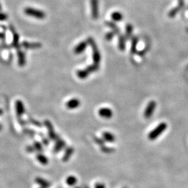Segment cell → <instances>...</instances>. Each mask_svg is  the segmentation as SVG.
Listing matches in <instances>:
<instances>
[{
  "instance_id": "obj_1",
  "label": "cell",
  "mask_w": 188,
  "mask_h": 188,
  "mask_svg": "<svg viewBox=\"0 0 188 188\" xmlns=\"http://www.w3.org/2000/svg\"><path fill=\"white\" fill-rule=\"evenodd\" d=\"M87 42L92 48V52H93L92 56H93V60H94V63L99 65L100 62H101V53H100L98 47H97L96 42H95L94 39L91 37L88 38Z\"/></svg>"
},
{
  "instance_id": "obj_2",
  "label": "cell",
  "mask_w": 188,
  "mask_h": 188,
  "mask_svg": "<svg viewBox=\"0 0 188 188\" xmlns=\"http://www.w3.org/2000/svg\"><path fill=\"white\" fill-rule=\"evenodd\" d=\"M166 128H167V125L165 122H162L159 124L156 128L149 132L148 135V138L151 141H153L158 139V137L161 135L162 133L165 131Z\"/></svg>"
},
{
  "instance_id": "obj_3",
  "label": "cell",
  "mask_w": 188,
  "mask_h": 188,
  "mask_svg": "<svg viewBox=\"0 0 188 188\" xmlns=\"http://www.w3.org/2000/svg\"><path fill=\"white\" fill-rule=\"evenodd\" d=\"M24 13L28 16L30 17L39 19V20H43V19L46 18V13L41 10L39 9L32 8V7H27L24 10Z\"/></svg>"
},
{
  "instance_id": "obj_4",
  "label": "cell",
  "mask_w": 188,
  "mask_h": 188,
  "mask_svg": "<svg viewBox=\"0 0 188 188\" xmlns=\"http://www.w3.org/2000/svg\"><path fill=\"white\" fill-rule=\"evenodd\" d=\"M157 106V104L154 101H150L149 103L147 104L146 109H145L144 112V117L146 119H149L153 115L154 113L155 109Z\"/></svg>"
},
{
  "instance_id": "obj_5",
  "label": "cell",
  "mask_w": 188,
  "mask_h": 188,
  "mask_svg": "<svg viewBox=\"0 0 188 188\" xmlns=\"http://www.w3.org/2000/svg\"><path fill=\"white\" fill-rule=\"evenodd\" d=\"M91 16L94 20H97L99 17V6L98 0H91Z\"/></svg>"
},
{
  "instance_id": "obj_6",
  "label": "cell",
  "mask_w": 188,
  "mask_h": 188,
  "mask_svg": "<svg viewBox=\"0 0 188 188\" xmlns=\"http://www.w3.org/2000/svg\"><path fill=\"white\" fill-rule=\"evenodd\" d=\"M98 114L102 118L109 119L113 116V111L108 108H103L98 110Z\"/></svg>"
},
{
  "instance_id": "obj_7",
  "label": "cell",
  "mask_w": 188,
  "mask_h": 188,
  "mask_svg": "<svg viewBox=\"0 0 188 188\" xmlns=\"http://www.w3.org/2000/svg\"><path fill=\"white\" fill-rule=\"evenodd\" d=\"M45 125H46L47 130H48V134H49L50 137V139H53V140H56H56H58L59 139V137L57 136L56 133L54 132L53 125H52L50 121H49L47 120L46 121H45Z\"/></svg>"
},
{
  "instance_id": "obj_8",
  "label": "cell",
  "mask_w": 188,
  "mask_h": 188,
  "mask_svg": "<svg viewBox=\"0 0 188 188\" xmlns=\"http://www.w3.org/2000/svg\"><path fill=\"white\" fill-rule=\"evenodd\" d=\"M80 101L77 98H72L66 103V107L69 109H74L80 106Z\"/></svg>"
},
{
  "instance_id": "obj_9",
  "label": "cell",
  "mask_w": 188,
  "mask_h": 188,
  "mask_svg": "<svg viewBox=\"0 0 188 188\" xmlns=\"http://www.w3.org/2000/svg\"><path fill=\"white\" fill-rule=\"evenodd\" d=\"M15 111L16 113L18 114V116H21L22 115H23L24 113L25 112V106H24V103L22 101H20V100H18V101H15Z\"/></svg>"
},
{
  "instance_id": "obj_10",
  "label": "cell",
  "mask_w": 188,
  "mask_h": 188,
  "mask_svg": "<svg viewBox=\"0 0 188 188\" xmlns=\"http://www.w3.org/2000/svg\"><path fill=\"white\" fill-rule=\"evenodd\" d=\"M88 46V43L87 41H82L79 44H77L74 48V52L76 54H80L85 51Z\"/></svg>"
},
{
  "instance_id": "obj_11",
  "label": "cell",
  "mask_w": 188,
  "mask_h": 188,
  "mask_svg": "<svg viewBox=\"0 0 188 188\" xmlns=\"http://www.w3.org/2000/svg\"><path fill=\"white\" fill-rule=\"evenodd\" d=\"M105 25L109 29H111V32H113L115 34H120V29L112 21H107L105 22Z\"/></svg>"
},
{
  "instance_id": "obj_12",
  "label": "cell",
  "mask_w": 188,
  "mask_h": 188,
  "mask_svg": "<svg viewBox=\"0 0 188 188\" xmlns=\"http://www.w3.org/2000/svg\"><path fill=\"white\" fill-rule=\"evenodd\" d=\"M22 46L25 47V49H37L42 46V45L40 43H29V42H23L22 43Z\"/></svg>"
},
{
  "instance_id": "obj_13",
  "label": "cell",
  "mask_w": 188,
  "mask_h": 188,
  "mask_svg": "<svg viewBox=\"0 0 188 188\" xmlns=\"http://www.w3.org/2000/svg\"><path fill=\"white\" fill-rule=\"evenodd\" d=\"M103 139L104 141H106L108 142H114L116 140V137L112 133L109 132H103Z\"/></svg>"
},
{
  "instance_id": "obj_14",
  "label": "cell",
  "mask_w": 188,
  "mask_h": 188,
  "mask_svg": "<svg viewBox=\"0 0 188 188\" xmlns=\"http://www.w3.org/2000/svg\"><path fill=\"white\" fill-rule=\"evenodd\" d=\"M66 146V142L63 141V140L59 139L58 140H56V144L54 147V152H59L62 150L64 147Z\"/></svg>"
},
{
  "instance_id": "obj_15",
  "label": "cell",
  "mask_w": 188,
  "mask_h": 188,
  "mask_svg": "<svg viewBox=\"0 0 188 188\" xmlns=\"http://www.w3.org/2000/svg\"><path fill=\"white\" fill-rule=\"evenodd\" d=\"M18 64L20 67H23L26 63V56L25 53L22 51L19 50L18 52Z\"/></svg>"
},
{
  "instance_id": "obj_16",
  "label": "cell",
  "mask_w": 188,
  "mask_h": 188,
  "mask_svg": "<svg viewBox=\"0 0 188 188\" xmlns=\"http://www.w3.org/2000/svg\"><path fill=\"white\" fill-rule=\"evenodd\" d=\"M138 41H139V39L137 36H132V40H131V49H130V52L131 54H134L137 52V46L138 44Z\"/></svg>"
},
{
  "instance_id": "obj_17",
  "label": "cell",
  "mask_w": 188,
  "mask_h": 188,
  "mask_svg": "<svg viewBox=\"0 0 188 188\" xmlns=\"http://www.w3.org/2000/svg\"><path fill=\"white\" fill-rule=\"evenodd\" d=\"M73 153H74V149L73 147H68V148L66 149L65 153H64V156L63 157V161L67 162L70 158V157L72 156Z\"/></svg>"
},
{
  "instance_id": "obj_18",
  "label": "cell",
  "mask_w": 188,
  "mask_h": 188,
  "mask_svg": "<svg viewBox=\"0 0 188 188\" xmlns=\"http://www.w3.org/2000/svg\"><path fill=\"white\" fill-rule=\"evenodd\" d=\"M125 40L126 39L125 37V36L120 35L119 38H118V49L120 50L121 51H124L125 49Z\"/></svg>"
},
{
  "instance_id": "obj_19",
  "label": "cell",
  "mask_w": 188,
  "mask_h": 188,
  "mask_svg": "<svg viewBox=\"0 0 188 188\" xmlns=\"http://www.w3.org/2000/svg\"><path fill=\"white\" fill-rule=\"evenodd\" d=\"M76 74H77V76L80 78V79L84 80L86 79V78L88 77V76L90 75V73H89V71L85 68V69H83V70H77V73H76Z\"/></svg>"
},
{
  "instance_id": "obj_20",
  "label": "cell",
  "mask_w": 188,
  "mask_h": 188,
  "mask_svg": "<svg viewBox=\"0 0 188 188\" xmlns=\"http://www.w3.org/2000/svg\"><path fill=\"white\" fill-rule=\"evenodd\" d=\"M133 32V27L131 24H128L126 25L125 27V37L126 39H130V38H132V34Z\"/></svg>"
},
{
  "instance_id": "obj_21",
  "label": "cell",
  "mask_w": 188,
  "mask_h": 188,
  "mask_svg": "<svg viewBox=\"0 0 188 188\" xmlns=\"http://www.w3.org/2000/svg\"><path fill=\"white\" fill-rule=\"evenodd\" d=\"M13 30V44L12 46L15 47L16 49H19L20 47V45H19V36L17 34V32H15V31L12 28Z\"/></svg>"
},
{
  "instance_id": "obj_22",
  "label": "cell",
  "mask_w": 188,
  "mask_h": 188,
  "mask_svg": "<svg viewBox=\"0 0 188 188\" xmlns=\"http://www.w3.org/2000/svg\"><path fill=\"white\" fill-rule=\"evenodd\" d=\"M111 18L114 22H120L121 20H123V16L122 15V13H120V12L116 11L111 13Z\"/></svg>"
},
{
  "instance_id": "obj_23",
  "label": "cell",
  "mask_w": 188,
  "mask_h": 188,
  "mask_svg": "<svg viewBox=\"0 0 188 188\" xmlns=\"http://www.w3.org/2000/svg\"><path fill=\"white\" fill-rule=\"evenodd\" d=\"M36 181L38 184L40 185V187L42 188H47L50 185L49 182H47V180L43 179L41 178H37L36 179Z\"/></svg>"
},
{
  "instance_id": "obj_24",
  "label": "cell",
  "mask_w": 188,
  "mask_h": 188,
  "mask_svg": "<svg viewBox=\"0 0 188 188\" xmlns=\"http://www.w3.org/2000/svg\"><path fill=\"white\" fill-rule=\"evenodd\" d=\"M77 179L74 176H70L67 177L66 180V184L68 185L69 186H74L76 183H77Z\"/></svg>"
},
{
  "instance_id": "obj_25",
  "label": "cell",
  "mask_w": 188,
  "mask_h": 188,
  "mask_svg": "<svg viewBox=\"0 0 188 188\" xmlns=\"http://www.w3.org/2000/svg\"><path fill=\"white\" fill-rule=\"evenodd\" d=\"M37 160L40 163H41L42 165H47L48 163V159L46 156H43L42 154H39L37 156Z\"/></svg>"
},
{
  "instance_id": "obj_26",
  "label": "cell",
  "mask_w": 188,
  "mask_h": 188,
  "mask_svg": "<svg viewBox=\"0 0 188 188\" xmlns=\"http://www.w3.org/2000/svg\"><path fill=\"white\" fill-rule=\"evenodd\" d=\"M86 69H87V70L89 71V73H90V74H91V73L96 72V71L99 70V65L93 63V64H91V65L88 66L86 68Z\"/></svg>"
},
{
  "instance_id": "obj_27",
  "label": "cell",
  "mask_w": 188,
  "mask_h": 188,
  "mask_svg": "<svg viewBox=\"0 0 188 188\" xmlns=\"http://www.w3.org/2000/svg\"><path fill=\"white\" fill-rule=\"evenodd\" d=\"M180 10H181V9L178 8V6H176V7H175V8L172 9H171V10L169 11V14H168V15H169V17L171 18H175V17H176V15H177V13H178V12H179Z\"/></svg>"
},
{
  "instance_id": "obj_28",
  "label": "cell",
  "mask_w": 188,
  "mask_h": 188,
  "mask_svg": "<svg viewBox=\"0 0 188 188\" xmlns=\"http://www.w3.org/2000/svg\"><path fill=\"white\" fill-rule=\"evenodd\" d=\"M101 149V151L104 153H111L115 151V149H114V148H110V147L104 146H102Z\"/></svg>"
},
{
  "instance_id": "obj_29",
  "label": "cell",
  "mask_w": 188,
  "mask_h": 188,
  "mask_svg": "<svg viewBox=\"0 0 188 188\" xmlns=\"http://www.w3.org/2000/svg\"><path fill=\"white\" fill-rule=\"evenodd\" d=\"M114 35H115V34H114L113 32H109L107 33L105 36H104V38H105V39L107 40H108V41H110V40L113 39Z\"/></svg>"
},
{
  "instance_id": "obj_30",
  "label": "cell",
  "mask_w": 188,
  "mask_h": 188,
  "mask_svg": "<svg viewBox=\"0 0 188 188\" xmlns=\"http://www.w3.org/2000/svg\"><path fill=\"white\" fill-rule=\"evenodd\" d=\"M94 140L95 141V142L97 144L100 145V146H104V140L103 139H101V138H98V137H94Z\"/></svg>"
},
{
  "instance_id": "obj_31",
  "label": "cell",
  "mask_w": 188,
  "mask_h": 188,
  "mask_svg": "<svg viewBox=\"0 0 188 188\" xmlns=\"http://www.w3.org/2000/svg\"><path fill=\"white\" fill-rule=\"evenodd\" d=\"M7 19H8V15H7V14L2 13V12H0V21L6 20Z\"/></svg>"
},
{
  "instance_id": "obj_32",
  "label": "cell",
  "mask_w": 188,
  "mask_h": 188,
  "mask_svg": "<svg viewBox=\"0 0 188 188\" xmlns=\"http://www.w3.org/2000/svg\"><path fill=\"white\" fill-rule=\"evenodd\" d=\"M178 7L180 9H182L183 7H184L185 5V0H178Z\"/></svg>"
},
{
  "instance_id": "obj_33",
  "label": "cell",
  "mask_w": 188,
  "mask_h": 188,
  "mask_svg": "<svg viewBox=\"0 0 188 188\" xmlns=\"http://www.w3.org/2000/svg\"><path fill=\"white\" fill-rule=\"evenodd\" d=\"M34 147H35V149L37 150V151H42V146L39 144V143L36 142L34 144Z\"/></svg>"
},
{
  "instance_id": "obj_34",
  "label": "cell",
  "mask_w": 188,
  "mask_h": 188,
  "mask_svg": "<svg viewBox=\"0 0 188 188\" xmlns=\"http://www.w3.org/2000/svg\"><path fill=\"white\" fill-rule=\"evenodd\" d=\"M95 188H105V186H104V185L103 184V183H96V185H95Z\"/></svg>"
},
{
  "instance_id": "obj_35",
  "label": "cell",
  "mask_w": 188,
  "mask_h": 188,
  "mask_svg": "<svg viewBox=\"0 0 188 188\" xmlns=\"http://www.w3.org/2000/svg\"><path fill=\"white\" fill-rule=\"evenodd\" d=\"M5 37V34L4 33H0V39H4Z\"/></svg>"
},
{
  "instance_id": "obj_36",
  "label": "cell",
  "mask_w": 188,
  "mask_h": 188,
  "mask_svg": "<svg viewBox=\"0 0 188 188\" xmlns=\"http://www.w3.org/2000/svg\"><path fill=\"white\" fill-rule=\"evenodd\" d=\"M2 114H3V110H2V109H0V115H2Z\"/></svg>"
},
{
  "instance_id": "obj_37",
  "label": "cell",
  "mask_w": 188,
  "mask_h": 188,
  "mask_svg": "<svg viewBox=\"0 0 188 188\" xmlns=\"http://www.w3.org/2000/svg\"><path fill=\"white\" fill-rule=\"evenodd\" d=\"M2 10V5H1V4H0V11Z\"/></svg>"
},
{
  "instance_id": "obj_38",
  "label": "cell",
  "mask_w": 188,
  "mask_h": 188,
  "mask_svg": "<svg viewBox=\"0 0 188 188\" xmlns=\"http://www.w3.org/2000/svg\"><path fill=\"white\" fill-rule=\"evenodd\" d=\"M2 129V125H0V130H1Z\"/></svg>"
},
{
  "instance_id": "obj_39",
  "label": "cell",
  "mask_w": 188,
  "mask_h": 188,
  "mask_svg": "<svg viewBox=\"0 0 188 188\" xmlns=\"http://www.w3.org/2000/svg\"><path fill=\"white\" fill-rule=\"evenodd\" d=\"M123 188H127V187H123Z\"/></svg>"
}]
</instances>
